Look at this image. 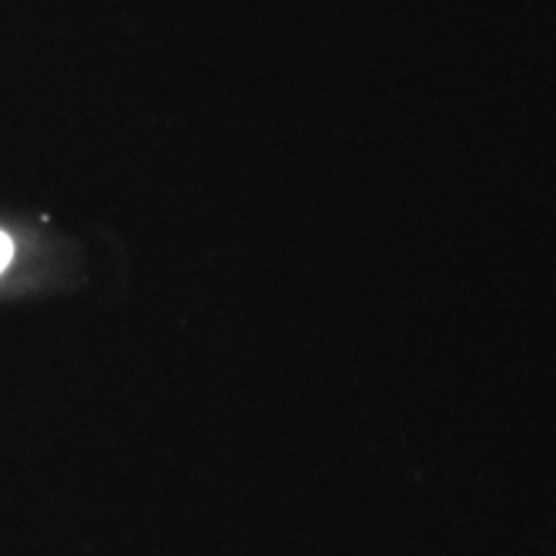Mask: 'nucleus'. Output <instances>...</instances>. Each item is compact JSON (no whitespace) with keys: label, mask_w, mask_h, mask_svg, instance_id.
Wrapping results in <instances>:
<instances>
[{"label":"nucleus","mask_w":556,"mask_h":556,"mask_svg":"<svg viewBox=\"0 0 556 556\" xmlns=\"http://www.w3.org/2000/svg\"><path fill=\"white\" fill-rule=\"evenodd\" d=\"M13 258V245H11V238L5 232H0V274H3L5 268H9V263Z\"/></svg>","instance_id":"obj_1"}]
</instances>
